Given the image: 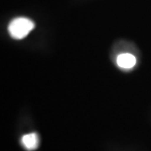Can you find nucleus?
I'll return each instance as SVG.
<instances>
[{
  "instance_id": "1",
  "label": "nucleus",
  "mask_w": 151,
  "mask_h": 151,
  "mask_svg": "<svg viewBox=\"0 0 151 151\" xmlns=\"http://www.w3.org/2000/svg\"><path fill=\"white\" fill-rule=\"evenodd\" d=\"M35 28V23L25 17H18L9 23L8 30L14 40H22L27 36Z\"/></svg>"
},
{
  "instance_id": "2",
  "label": "nucleus",
  "mask_w": 151,
  "mask_h": 151,
  "mask_svg": "<svg viewBox=\"0 0 151 151\" xmlns=\"http://www.w3.org/2000/svg\"><path fill=\"white\" fill-rule=\"evenodd\" d=\"M116 62L119 68L128 70L134 67V65L137 63V60L134 55L130 53H123L118 55Z\"/></svg>"
},
{
  "instance_id": "3",
  "label": "nucleus",
  "mask_w": 151,
  "mask_h": 151,
  "mask_svg": "<svg viewBox=\"0 0 151 151\" xmlns=\"http://www.w3.org/2000/svg\"><path fill=\"white\" fill-rule=\"evenodd\" d=\"M21 143L27 150H35L39 146V143H40L39 136L35 133L24 135L22 137Z\"/></svg>"
}]
</instances>
